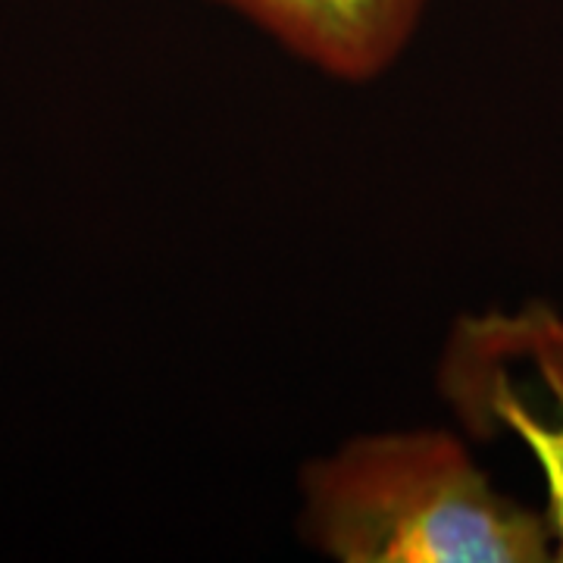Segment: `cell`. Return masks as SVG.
<instances>
[{
  "label": "cell",
  "instance_id": "obj_2",
  "mask_svg": "<svg viewBox=\"0 0 563 563\" xmlns=\"http://www.w3.org/2000/svg\"><path fill=\"white\" fill-rule=\"evenodd\" d=\"M435 388L470 442L517 439L544 479V514L563 563V313L544 301L457 317Z\"/></svg>",
  "mask_w": 563,
  "mask_h": 563
},
{
  "label": "cell",
  "instance_id": "obj_1",
  "mask_svg": "<svg viewBox=\"0 0 563 563\" xmlns=\"http://www.w3.org/2000/svg\"><path fill=\"white\" fill-rule=\"evenodd\" d=\"M298 532L335 563H548V514L501 492L454 429L361 432L298 476Z\"/></svg>",
  "mask_w": 563,
  "mask_h": 563
},
{
  "label": "cell",
  "instance_id": "obj_3",
  "mask_svg": "<svg viewBox=\"0 0 563 563\" xmlns=\"http://www.w3.org/2000/svg\"><path fill=\"white\" fill-rule=\"evenodd\" d=\"M325 79H383L420 32L429 0H213Z\"/></svg>",
  "mask_w": 563,
  "mask_h": 563
}]
</instances>
